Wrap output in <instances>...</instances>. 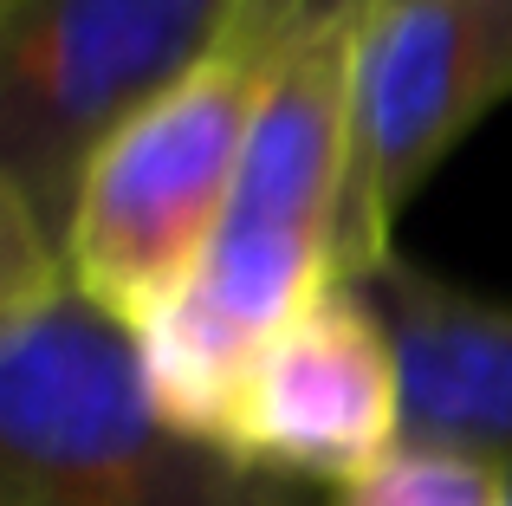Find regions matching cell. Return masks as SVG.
I'll list each match as a JSON object with an SVG mask.
<instances>
[{
    "label": "cell",
    "mask_w": 512,
    "mask_h": 506,
    "mask_svg": "<svg viewBox=\"0 0 512 506\" xmlns=\"http://www.w3.org/2000/svg\"><path fill=\"white\" fill-rule=\"evenodd\" d=\"M247 0H0V215L65 253L91 163L234 46Z\"/></svg>",
    "instance_id": "3957f363"
},
{
    "label": "cell",
    "mask_w": 512,
    "mask_h": 506,
    "mask_svg": "<svg viewBox=\"0 0 512 506\" xmlns=\"http://www.w3.org/2000/svg\"><path fill=\"white\" fill-rule=\"evenodd\" d=\"M227 448L299 487H350L402 448V364L357 279H338L260 351Z\"/></svg>",
    "instance_id": "8992f818"
},
{
    "label": "cell",
    "mask_w": 512,
    "mask_h": 506,
    "mask_svg": "<svg viewBox=\"0 0 512 506\" xmlns=\"http://www.w3.org/2000/svg\"><path fill=\"white\" fill-rule=\"evenodd\" d=\"M350 39L357 26H338L273 65L195 279L150 331H137L156 403L208 442H227L260 351L344 279Z\"/></svg>",
    "instance_id": "7a4b0ae2"
},
{
    "label": "cell",
    "mask_w": 512,
    "mask_h": 506,
    "mask_svg": "<svg viewBox=\"0 0 512 506\" xmlns=\"http://www.w3.org/2000/svg\"><path fill=\"white\" fill-rule=\"evenodd\" d=\"M266 78V65L221 52L124 124L91 163L65 234V266L85 299L130 331H150L195 279L227 215Z\"/></svg>",
    "instance_id": "277c9868"
},
{
    "label": "cell",
    "mask_w": 512,
    "mask_h": 506,
    "mask_svg": "<svg viewBox=\"0 0 512 506\" xmlns=\"http://www.w3.org/2000/svg\"><path fill=\"white\" fill-rule=\"evenodd\" d=\"M402 364V442L454 448L512 474V305L389 253L357 279Z\"/></svg>",
    "instance_id": "52a82bcc"
},
{
    "label": "cell",
    "mask_w": 512,
    "mask_h": 506,
    "mask_svg": "<svg viewBox=\"0 0 512 506\" xmlns=\"http://www.w3.org/2000/svg\"><path fill=\"white\" fill-rule=\"evenodd\" d=\"M331 506H512V474L454 448L402 442L389 461L338 487Z\"/></svg>",
    "instance_id": "ba28073f"
},
{
    "label": "cell",
    "mask_w": 512,
    "mask_h": 506,
    "mask_svg": "<svg viewBox=\"0 0 512 506\" xmlns=\"http://www.w3.org/2000/svg\"><path fill=\"white\" fill-rule=\"evenodd\" d=\"M0 506H305L299 481L182 429L143 338L59 247L0 215Z\"/></svg>",
    "instance_id": "6da1fadb"
},
{
    "label": "cell",
    "mask_w": 512,
    "mask_h": 506,
    "mask_svg": "<svg viewBox=\"0 0 512 506\" xmlns=\"http://www.w3.org/2000/svg\"><path fill=\"white\" fill-rule=\"evenodd\" d=\"M383 7H396V0H247V20H240L227 52H240V59L273 72L292 46H305L318 33H338V26H363Z\"/></svg>",
    "instance_id": "9c48e42d"
},
{
    "label": "cell",
    "mask_w": 512,
    "mask_h": 506,
    "mask_svg": "<svg viewBox=\"0 0 512 506\" xmlns=\"http://www.w3.org/2000/svg\"><path fill=\"white\" fill-rule=\"evenodd\" d=\"M512 91V0H396L350 39L344 279L396 253L428 169Z\"/></svg>",
    "instance_id": "5b68a950"
}]
</instances>
